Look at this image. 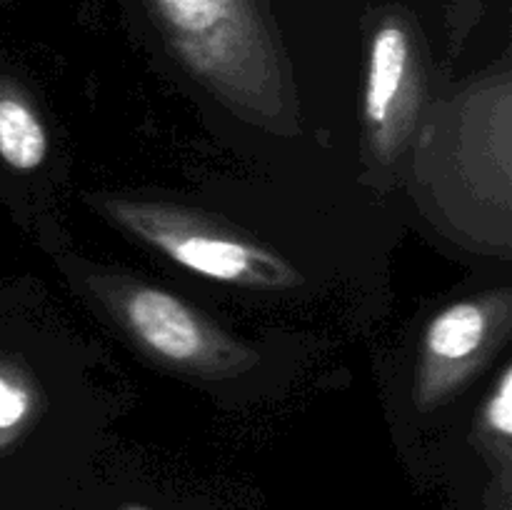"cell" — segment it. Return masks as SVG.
Returning <instances> with one entry per match:
<instances>
[{
    "label": "cell",
    "instance_id": "6da1fadb",
    "mask_svg": "<svg viewBox=\"0 0 512 510\" xmlns=\"http://www.w3.org/2000/svg\"><path fill=\"white\" fill-rule=\"evenodd\" d=\"M128 320L148 348L170 360H193L203 353V330L195 315L163 290H135L128 298Z\"/></svg>",
    "mask_w": 512,
    "mask_h": 510
},
{
    "label": "cell",
    "instance_id": "7a4b0ae2",
    "mask_svg": "<svg viewBox=\"0 0 512 510\" xmlns=\"http://www.w3.org/2000/svg\"><path fill=\"white\" fill-rule=\"evenodd\" d=\"M410 60L408 33L398 23H385L375 30L370 43L368 90H365V113L370 123L383 125L400 93Z\"/></svg>",
    "mask_w": 512,
    "mask_h": 510
},
{
    "label": "cell",
    "instance_id": "3957f363",
    "mask_svg": "<svg viewBox=\"0 0 512 510\" xmlns=\"http://www.w3.org/2000/svg\"><path fill=\"white\" fill-rule=\"evenodd\" d=\"M155 240L160 248L168 250L170 258L205 278L233 283V280H248L255 270V253L235 240L210 238L200 233L155 235Z\"/></svg>",
    "mask_w": 512,
    "mask_h": 510
},
{
    "label": "cell",
    "instance_id": "277c9868",
    "mask_svg": "<svg viewBox=\"0 0 512 510\" xmlns=\"http://www.w3.org/2000/svg\"><path fill=\"white\" fill-rule=\"evenodd\" d=\"M48 155V135L38 115L13 93H0V163L15 173H33Z\"/></svg>",
    "mask_w": 512,
    "mask_h": 510
},
{
    "label": "cell",
    "instance_id": "5b68a950",
    "mask_svg": "<svg viewBox=\"0 0 512 510\" xmlns=\"http://www.w3.org/2000/svg\"><path fill=\"white\" fill-rule=\"evenodd\" d=\"M485 338V313L473 303L443 310L428 328V350L440 360H465Z\"/></svg>",
    "mask_w": 512,
    "mask_h": 510
},
{
    "label": "cell",
    "instance_id": "8992f818",
    "mask_svg": "<svg viewBox=\"0 0 512 510\" xmlns=\"http://www.w3.org/2000/svg\"><path fill=\"white\" fill-rule=\"evenodd\" d=\"M30 410V398L23 385L0 370V433H10L25 420Z\"/></svg>",
    "mask_w": 512,
    "mask_h": 510
},
{
    "label": "cell",
    "instance_id": "52a82bcc",
    "mask_svg": "<svg viewBox=\"0 0 512 510\" xmlns=\"http://www.w3.org/2000/svg\"><path fill=\"white\" fill-rule=\"evenodd\" d=\"M488 420L500 435H505V438L512 433V370L510 368L503 373L498 390H495L493 400H490Z\"/></svg>",
    "mask_w": 512,
    "mask_h": 510
},
{
    "label": "cell",
    "instance_id": "ba28073f",
    "mask_svg": "<svg viewBox=\"0 0 512 510\" xmlns=\"http://www.w3.org/2000/svg\"><path fill=\"white\" fill-rule=\"evenodd\" d=\"M130 510H140V508H130Z\"/></svg>",
    "mask_w": 512,
    "mask_h": 510
}]
</instances>
